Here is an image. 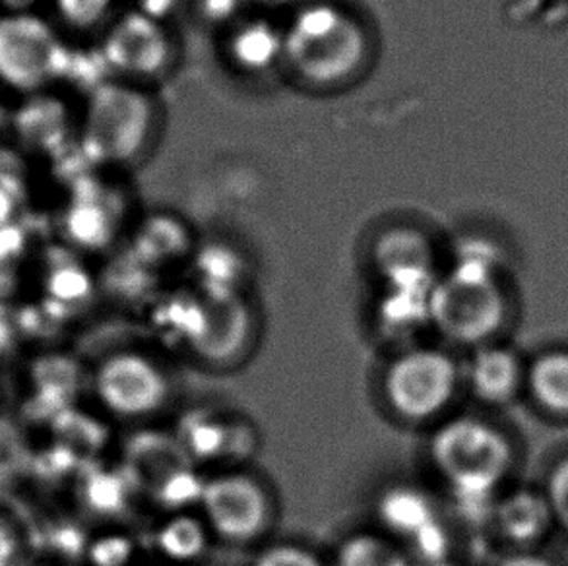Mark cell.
<instances>
[{
    "label": "cell",
    "instance_id": "cell-10",
    "mask_svg": "<svg viewBox=\"0 0 568 566\" xmlns=\"http://www.w3.org/2000/svg\"><path fill=\"white\" fill-rule=\"evenodd\" d=\"M231 67L245 77H264L284 67V23L264 16H241L225 38Z\"/></svg>",
    "mask_w": 568,
    "mask_h": 566
},
{
    "label": "cell",
    "instance_id": "cell-9",
    "mask_svg": "<svg viewBox=\"0 0 568 566\" xmlns=\"http://www.w3.org/2000/svg\"><path fill=\"white\" fill-rule=\"evenodd\" d=\"M95 394L111 414L144 417L170 398V383L154 361L140 353H116L95 373Z\"/></svg>",
    "mask_w": 568,
    "mask_h": 566
},
{
    "label": "cell",
    "instance_id": "cell-20",
    "mask_svg": "<svg viewBox=\"0 0 568 566\" xmlns=\"http://www.w3.org/2000/svg\"><path fill=\"white\" fill-rule=\"evenodd\" d=\"M158 544L171 559H194L206 545V528L194 518H175L162 529Z\"/></svg>",
    "mask_w": 568,
    "mask_h": 566
},
{
    "label": "cell",
    "instance_id": "cell-22",
    "mask_svg": "<svg viewBox=\"0 0 568 566\" xmlns=\"http://www.w3.org/2000/svg\"><path fill=\"white\" fill-rule=\"evenodd\" d=\"M546 498L555 520L568 529V456L551 469L547 479Z\"/></svg>",
    "mask_w": 568,
    "mask_h": 566
},
{
    "label": "cell",
    "instance_id": "cell-1",
    "mask_svg": "<svg viewBox=\"0 0 568 566\" xmlns=\"http://www.w3.org/2000/svg\"><path fill=\"white\" fill-rule=\"evenodd\" d=\"M371 51L367 26L336 2L308 0L284 23V67L316 90L352 84L369 64Z\"/></svg>",
    "mask_w": 568,
    "mask_h": 566
},
{
    "label": "cell",
    "instance_id": "cell-13",
    "mask_svg": "<svg viewBox=\"0 0 568 566\" xmlns=\"http://www.w3.org/2000/svg\"><path fill=\"white\" fill-rule=\"evenodd\" d=\"M245 306L237 299H231L227 293L217 291L207 301L202 314V329L199 330L196 347L212 360H222L237 352L239 344L246 334Z\"/></svg>",
    "mask_w": 568,
    "mask_h": 566
},
{
    "label": "cell",
    "instance_id": "cell-8",
    "mask_svg": "<svg viewBox=\"0 0 568 566\" xmlns=\"http://www.w3.org/2000/svg\"><path fill=\"white\" fill-rule=\"evenodd\" d=\"M200 501L207 528L225 542L248 544L268 528V493L251 475H217L202 485Z\"/></svg>",
    "mask_w": 568,
    "mask_h": 566
},
{
    "label": "cell",
    "instance_id": "cell-2",
    "mask_svg": "<svg viewBox=\"0 0 568 566\" xmlns=\"http://www.w3.org/2000/svg\"><path fill=\"white\" fill-rule=\"evenodd\" d=\"M158 111L144 85L108 80L88 98L80 142L90 160L129 165L154 139Z\"/></svg>",
    "mask_w": 568,
    "mask_h": 566
},
{
    "label": "cell",
    "instance_id": "cell-17",
    "mask_svg": "<svg viewBox=\"0 0 568 566\" xmlns=\"http://www.w3.org/2000/svg\"><path fill=\"white\" fill-rule=\"evenodd\" d=\"M381 514L384 524L398 536L412 537L415 544L437 528L430 506L423 495L412 489H394L383 498Z\"/></svg>",
    "mask_w": 568,
    "mask_h": 566
},
{
    "label": "cell",
    "instance_id": "cell-24",
    "mask_svg": "<svg viewBox=\"0 0 568 566\" xmlns=\"http://www.w3.org/2000/svg\"><path fill=\"white\" fill-rule=\"evenodd\" d=\"M41 0H0V7L4 8V14H20V12H33Z\"/></svg>",
    "mask_w": 568,
    "mask_h": 566
},
{
    "label": "cell",
    "instance_id": "cell-7",
    "mask_svg": "<svg viewBox=\"0 0 568 566\" xmlns=\"http://www.w3.org/2000/svg\"><path fill=\"white\" fill-rule=\"evenodd\" d=\"M460 381L456 361L438 350L399 355L384 376V394L407 422H427L453 402Z\"/></svg>",
    "mask_w": 568,
    "mask_h": 566
},
{
    "label": "cell",
    "instance_id": "cell-26",
    "mask_svg": "<svg viewBox=\"0 0 568 566\" xmlns=\"http://www.w3.org/2000/svg\"><path fill=\"white\" fill-rule=\"evenodd\" d=\"M503 566H554L551 563H547L546 559H541V557H536V555H528V553H520V555H516L513 559H508L507 563Z\"/></svg>",
    "mask_w": 568,
    "mask_h": 566
},
{
    "label": "cell",
    "instance_id": "cell-12",
    "mask_svg": "<svg viewBox=\"0 0 568 566\" xmlns=\"http://www.w3.org/2000/svg\"><path fill=\"white\" fill-rule=\"evenodd\" d=\"M468 383L477 400L505 406L526 384V371L513 350L481 345L469 361Z\"/></svg>",
    "mask_w": 568,
    "mask_h": 566
},
{
    "label": "cell",
    "instance_id": "cell-5",
    "mask_svg": "<svg viewBox=\"0 0 568 566\" xmlns=\"http://www.w3.org/2000/svg\"><path fill=\"white\" fill-rule=\"evenodd\" d=\"M70 49L36 12L0 16V82L16 92L41 93L64 80Z\"/></svg>",
    "mask_w": 568,
    "mask_h": 566
},
{
    "label": "cell",
    "instance_id": "cell-14",
    "mask_svg": "<svg viewBox=\"0 0 568 566\" xmlns=\"http://www.w3.org/2000/svg\"><path fill=\"white\" fill-rule=\"evenodd\" d=\"M70 113L59 98L33 93L14 115L18 137L38 150H54L67 142Z\"/></svg>",
    "mask_w": 568,
    "mask_h": 566
},
{
    "label": "cell",
    "instance_id": "cell-19",
    "mask_svg": "<svg viewBox=\"0 0 568 566\" xmlns=\"http://www.w3.org/2000/svg\"><path fill=\"white\" fill-rule=\"evenodd\" d=\"M70 237L82 245L98 246L111 237L113 231V218L103 212V206L93 200H78L70 208L67 218Z\"/></svg>",
    "mask_w": 568,
    "mask_h": 566
},
{
    "label": "cell",
    "instance_id": "cell-3",
    "mask_svg": "<svg viewBox=\"0 0 568 566\" xmlns=\"http://www.w3.org/2000/svg\"><path fill=\"white\" fill-rule=\"evenodd\" d=\"M430 458L450 489L466 501H481L507 479L515 452L499 428L474 417H458L435 433Z\"/></svg>",
    "mask_w": 568,
    "mask_h": 566
},
{
    "label": "cell",
    "instance_id": "cell-16",
    "mask_svg": "<svg viewBox=\"0 0 568 566\" xmlns=\"http://www.w3.org/2000/svg\"><path fill=\"white\" fill-rule=\"evenodd\" d=\"M526 386L546 412L568 415V352L539 355L526 371Z\"/></svg>",
    "mask_w": 568,
    "mask_h": 566
},
{
    "label": "cell",
    "instance_id": "cell-6",
    "mask_svg": "<svg viewBox=\"0 0 568 566\" xmlns=\"http://www.w3.org/2000/svg\"><path fill=\"white\" fill-rule=\"evenodd\" d=\"M100 53L115 80L144 85L170 72L175 61V39L168 23L136 8L111 22Z\"/></svg>",
    "mask_w": 568,
    "mask_h": 566
},
{
    "label": "cell",
    "instance_id": "cell-18",
    "mask_svg": "<svg viewBox=\"0 0 568 566\" xmlns=\"http://www.w3.org/2000/svg\"><path fill=\"white\" fill-rule=\"evenodd\" d=\"M336 566H409L396 545L378 536H354L338 552Z\"/></svg>",
    "mask_w": 568,
    "mask_h": 566
},
{
    "label": "cell",
    "instance_id": "cell-21",
    "mask_svg": "<svg viewBox=\"0 0 568 566\" xmlns=\"http://www.w3.org/2000/svg\"><path fill=\"white\" fill-rule=\"evenodd\" d=\"M54 12L67 28L92 31L115 20L116 0H53Z\"/></svg>",
    "mask_w": 568,
    "mask_h": 566
},
{
    "label": "cell",
    "instance_id": "cell-23",
    "mask_svg": "<svg viewBox=\"0 0 568 566\" xmlns=\"http://www.w3.org/2000/svg\"><path fill=\"white\" fill-rule=\"evenodd\" d=\"M254 566H324L316 555L297 545H274L262 553Z\"/></svg>",
    "mask_w": 568,
    "mask_h": 566
},
{
    "label": "cell",
    "instance_id": "cell-15",
    "mask_svg": "<svg viewBox=\"0 0 568 566\" xmlns=\"http://www.w3.org/2000/svg\"><path fill=\"white\" fill-rule=\"evenodd\" d=\"M554 520L546 495L534 491H515L497 508L500 534L518 547H528L539 542Z\"/></svg>",
    "mask_w": 568,
    "mask_h": 566
},
{
    "label": "cell",
    "instance_id": "cell-4",
    "mask_svg": "<svg viewBox=\"0 0 568 566\" xmlns=\"http://www.w3.org/2000/svg\"><path fill=\"white\" fill-rule=\"evenodd\" d=\"M505 314L507 301L487 259H466L430 290L429 319L454 344L487 345Z\"/></svg>",
    "mask_w": 568,
    "mask_h": 566
},
{
    "label": "cell",
    "instance_id": "cell-28",
    "mask_svg": "<svg viewBox=\"0 0 568 566\" xmlns=\"http://www.w3.org/2000/svg\"><path fill=\"white\" fill-rule=\"evenodd\" d=\"M435 566H445V565H435Z\"/></svg>",
    "mask_w": 568,
    "mask_h": 566
},
{
    "label": "cell",
    "instance_id": "cell-27",
    "mask_svg": "<svg viewBox=\"0 0 568 566\" xmlns=\"http://www.w3.org/2000/svg\"><path fill=\"white\" fill-rule=\"evenodd\" d=\"M4 124H7V109L0 103V131L4 129Z\"/></svg>",
    "mask_w": 568,
    "mask_h": 566
},
{
    "label": "cell",
    "instance_id": "cell-11",
    "mask_svg": "<svg viewBox=\"0 0 568 566\" xmlns=\"http://www.w3.org/2000/svg\"><path fill=\"white\" fill-rule=\"evenodd\" d=\"M378 272L394 291L429 295L433 256L425 239L412 230L388 231L377 245Z\"/></svg>",
    "mask_w": 568,
    "mask_h": 566
},
{
    "label": "cell",
    "instance_id": "cell-25",
    "mask_svg": "<svg viewBox=\"0 0 568 566\" xmlns=\"http://www.w3.org/2000/svg\"><path fill=\"white\" fill-rule=\"evenodd\" d=\"M254 4H258L266 10H295L303 7L308 0H253Z\"/></svg>",
    "mask_w": 568,
    "mask_h": 566
}]
</instances>
